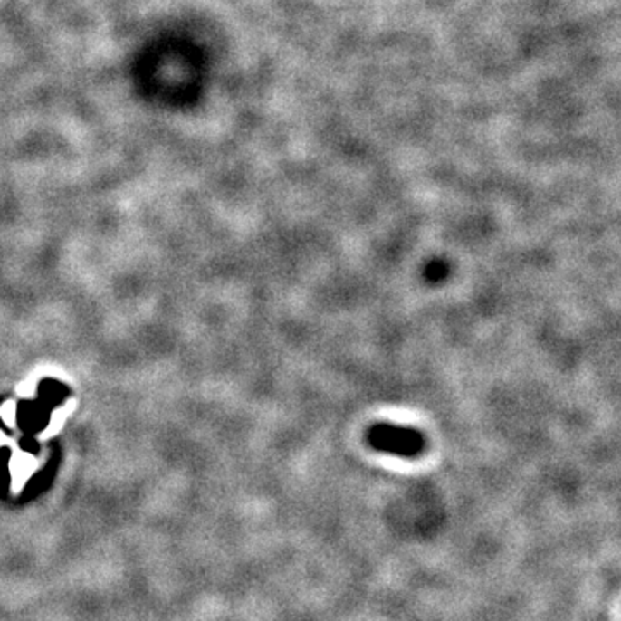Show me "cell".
<instances>
[{
  "mask_svg": "<svg viewBox=\"0 0 621 621\" xmlns=\"http://www.w3.org/2000/svg\"><path fill=\"white\" fill-rule=\"evenodd\" d=\"M368 445L390 456L416 459L426 451V439L420 430L397 423H377L366 434Z\"/></svg>",
  "mask_w": 621,
  "mask_h": 621,
  "instance_id": "cell-1",
  "label": "cell"
},
{
  "mask_svg": "<svg viewBox=\"0 0 621 621\" xmlns=\"http://www.w3.org/2000/svg\"><path fill=\"white\" fill-rule=\"evenodd\" d=\"M425 276L428 278V282H442L447 276V264L445 263H430L426 266Z\"/></svg>",
  "mask_w": 621,
  "mask_h": 621,
  "instance_id": "cell-2",
  "label": "cell"
}]
</instances>
